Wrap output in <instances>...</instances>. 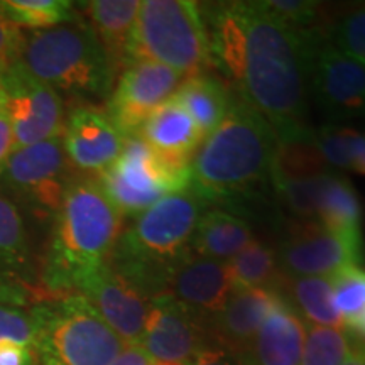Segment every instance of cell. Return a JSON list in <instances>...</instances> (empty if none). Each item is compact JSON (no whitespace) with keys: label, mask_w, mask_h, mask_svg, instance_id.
I'll use <instances>...</instances> for the list:
<instances>
[{"label":"cell","mask_w":365,"mask_h":365,"mask_svg":"<svg viewBox=\"0 0 365 365\" xmlns=\"http://www.w3.org/2000/svg\"><path fill=\"white\" fill-rule=\"evenodd\" d=\"M212 65L255 108L277 139L307 129L309 78L319 43L296 31L262 2H222L202 9Z\"/></svg>","instance_id":"obj_1"},{"label":"cell","mask_w":365,"mask_h":365,"mask_svg":"<svg viewBox=\"0 0 365 365\" xmlns=\"http://www.w3.org/2000/svg\"><path fill=\"white\" fill-rule=\"evenodd\" d=\"M49 227L39 284L46 294H70L110 259L124 217L93 176L76 173Z\"/></svg>","instance_id":"obj_2"},{"label":"cell","mask_w":365,"mask_h":365,"mask_svg":"<svg viewBox=\"0 0 365 365\" xmlns=\"http://www.w3.org/2000/svg\"><path fill=\"white\" fill-rule=\"evenodd\" d=\"M277 135L255 108L237 98L191 159L190 190L202 202L234 205L271 182Z\"/></svg>","instance_id":"obj_3"},{"label":"cell","mask_w":365,"mask_h":365,"mask_svg":"<svg viewBox=\"0 0 365 365\" xmlns=\"http://www.w3.org/2000/svg\"><path fill=\"white\" fill-rule=\"evenodd\" d=\"M203 210L190 188L164 196L122 232L108 262L150 301L166 294L175 269L193 252Z\"/></svg>","instance_id":"obj_4"},{"label":"cell","mask_w":365,"mask_h":365,"mask_svg":"<svg viewBox=\"0 0 365 365\" xmlns=\"http://www.w3.org/2000/svg\"><path fill=\"white\" fill-rule=\"evenodd\" d=\"M21 61L65 100H107L118 70L85 19L24 34Z\"/></svg>","instance_id":"obj_5"},{"label":"cell","mask_w":365,"mask_h":365,"mask_svg":"<svg viewBox=\"0 0 365 365\" xmlns=\"http://www.w3.org/2000/svg\"><path fill=\"white\" fill-rule=\"evenodd\" d=\"M38 365H110L125 341L81 294H44L31 304Z\"/></svg>","instance_id":"obj_6"},{"label":"cell","mask_w":365,"mask_h":365,"mask_svg":"<svg viewBox=\"0 0 365 365\" xmlns=\"http://www.w3.org/2000/svg\"><path fill=\"white\" fill-rule=\"evenodd\" d=\"M135 61L159 63L186 78L210 73L213 65L202 7L191 0L140 2L127 65Z\"/></svg>","instance_id":"obj_7"},{"label":"cell","mask_w":365,"mask_h":365,"mask_svg":"<svg viewBox=\"0 0 365 365\" xmlns=\"http://www.w3.org/2000/svg\"><path fill=\"white\" fill-rule=\"evenodd\" d=\"M191 161L166 158L140 135L127 137L120 156L95 180L122 217H137L164 196L190 188Z\"/></svg>","instance_id":"obj_8"},{"label":"cell","mask_w":365,"mask_h":365,"mask_svg":"<svg viewBox=\"0 0 365 365\" xmlns=\"http://www.w3.org/2000/svg\"><path fill=\"white\" fill-rule=\"evenodd\" d=\"M76 171L61 137L14 149L0 166V193L41 225H51Z\"/></svg>","instance_id":"obj_9"},{"label":"cell","mask_w":365,"mask_h":365,"mask_svg":"<svg viewBox=\"0 0 365 365\" xmlns=\"http://www.w3.org/2000/svg\"><path fill=\"white\" fill-rule=\"evenodd\" d=\"M0 90L6 100L14 149L61 137L65 127V100L16 61L0 73Z\"/></svg>","instance_id":"obj_10"},{"label":"cell","mask_w":365,"mask_h":365,"mask_svg":"<svg viewBox=\"0 0 365 365\" xmlns=\"http://www.w3.org/2000/svg\"><path fill=\"white\" fill-rule=\"evenodd\" d=\"M277 262L286 277L331 276L341 267L364 262V240L336 234L314 220H299L281 242Z\"/></svg>","instance_id":"obj_11"},{"label":"cell","mask_w":365,"mask_h":365,"mask_svg":"<svg viewBox=\"0 0 365 365\" xmlns=\"http://www.w3.org/2000/svg\"><path fill=\"white\" fill-rule=\"evenodd\" d=\"M186 76L159 63L135 61L117 76L105 112L125 137L139 135L150 113L176 93Z\"/></svg>","instance_id":"obj_12"},{"label":"cell","mask_w":365,"mask_h":365,"mask_svg":"<svg viewBox=\"0 0 365 365\" xmlns=\"http://www.w3.org/2000/svg\"><path fill=\"white\" fill-rule=\"evenodd\" d=\"M208 341V319L202 314L171 294L158 296L150 301L139 345L154 362L188 364Z\"/></svg>","instance_id":"obj_13"},{"label":"cell","mask_w":365,"mask_h":365,"mask_svg":"<svg viewBox=\"0 0 365 365\" xmlns=\"http://www.w3.org/2000/svg\"><path fill=\"white\" fill-rule=\"evenodd\" d=\"M61 143L73 170L95 178L120 156L125 137L113 125L105 108L76 103L66 113Z\"/></svg>","instance_id":"obj_14"},{"label":"cell","mask_w":365,"mask_h":365,"mask_svg":"<svg viewBox=\"0 0 365 365\" xmlns=\"http://www.w3.org/2000/svg\"><path fill=\"white\" fill-rule=\"evenodd\" d=\"M75 293L83 296L125 344H139L144 335L150 299L110 262L107 261L81 281Z\"/></svg>","instance_id":"obj_15"},{"label":"cell","mask_w":365,"mask_h":365,"mask_svg":"<svg viewBox=\"0 0 365 365\" xmlns=\"http://www.w3.org/2000/svg\"><path fill=\"white\" fill-rule=\"evenodd\" d=\"M309 91L327 115H359L365 110V63L331 44L319 46L313 59Z\"/></svg>","instance_id":"obj_16"},{"label":"cell","mask_w":365,"mask_h":365,"mask_svg":"<svg viewBox=\"0 0 365 365\" xmlns=\"http://www.w3.org/2000/svg\"><path fill=\"white\" fill-rule=\"evenodd\" d=\"M234 293L227 262L191 252L173 272L168 293L203 318H213Z\"/></svg>","instance_id":"obj_17"},{"label":"cell","mask_w":365,"mask_h":365,"mask_svg":"<svg viewBox=\"0 0 365 365\" xmlns=\"http://www.w3.org/2000/svg\"><path fill=\"white\" fill-rule=\"evenodd\" d=\"M277 298L279 293L272 287L234 291L225 307L208 319L210 339L232 352L244 355Z\"/></svg>","instance_id":"obj_18"},{"label":"cell","mask_w":365,"mask_h":365,"mask_svg":"<svg viewBox=\"0 0 365 365\" xmlns=\"http://www.w3.org/2000/svg\"><path fill=\"white\" fill-rule=\"evenodd\" d=\"M304 340L307 323L279 294L242 359L245 365H299Z\"/></svg>","instance_id":"obj_19"},{"label":"cell","mask_w":365,"mask_h":365,"mask_svg":"<svg viewBox=\"0 0 365 365\" xmlns=\"http://www.w3.org/2000/svg\"><path fill=\"white\" fill-rule=\"evenodd\" d=\"M33 293L26 282L0 281V365H38L29 317Z\"/></svg>","instance_id":"obj_20"},{"label":"cell","mask_w":365,"mask_h":365,"mask_svg":"<svg viewBox=\"0 0 365 365\" xmlns=\"http://www.w3.org/2000/svg\"><path fill=\"white\" fill-rule=\"evenodd\" d=\"M139 135L166 158L191 161L203 143L198 125L175 95L150 113Z\"/></svg>","instance_id":"obj_21"},{"label":"cell","mask_w":365,"mask_h":365,"mask_svg":"<svg viewBox=\"0 0 365 365\" xmlns=\"http://www.w3.org/2000/svg\"><path fill=\"white\" fill-rule=\"evenodd\" d=\"M93 33L120 73L129 63V48L140 0H93L80 4Z\"/></svg>","instance_id":"obj_22"},{"label":"cell","mask_w":365,"mask_h":365,"mask_svg":"<svg viewBox=\"0 0 365 365\" xmlns=\"http://www.w3.org/2000/svg\"><path fill=\"white\" fill-rule=\"evenodd\" d=\"M254 240L244 218L222 208H205L196 225L191 250L202 257L228 262Z\"/></svg>","instance_id":"obj_23"},{"label":"cell","mask_w":365,"mask_h":365,"mask_svg":"<svg viewBox=\"0 0 365 365\" xmlns=\"http://www.w3.org/2000/svg\"><path fill=\"white\" fill-rule=\"evenodd\" d=\"M36 262L24 213L0 193V281L33 286Z\"/></svg>","instance_id":"obj_24"},{"label":"cell","mask_w":365,"mask_h":365,"mask_svg":"<svg viewBox=\"0 0 365 365\" xmlns=\"http://www.w3.org/2000/svg\"><path fill=\"white\" fill-rule=\"evenodd\" d=\"M175 98L193 118L203 139L222 124L234 102L225 81L212 73H200L182 80Z\"/></svg>","instance_id":"obj_25"},{"label":"cell","mask_w":365,"mask_h":365,"mask_svg":"<svg viewBox=\"0 0 365 365\" xmlns=\"http://www.w3.org/2000/svg\"><path fill=\"white\" fill-rule=\"evenodd\" d=\"M272 289H276L281 298L294 308L304 323L317 327H344L333 303L330 276L286 277L281 274Z\"/></svg>","instance_id":"obj_26"},{"label":"cell","mask_w":365,"mask_h":365,"mask_svg":"<svg viewBox=\"0 0 365 365\" xmlns=\"http://www.w3.org/2000/svg\"><path fill=\"white\" fill-rule=\"evenodd\" d=\"M313 132L314 130H309L307 127L293 135L277 139L271 170L272 188H277L289 181L307 180V178L335 171L328 166L319 154Z\"/></svg>","instance_id":"obj_27"},{"label":"cell","mask_w":365,"mask_h":365,"mask_svg":"<svg viewBox=\"0 0 365 365\" xmlns=\"http://www.w3.org/2000/svg\"><path fill=\"white\" fill-rule=\"evenodd\" d=\"M314 222L336 234L362 237V205L359 195L352 182L336 171L325 176Z\"/></svg>","instance_id":"obj_28"},{"label":"cell","mask_w":365,"mask_h":365,"mask_svg":"<svg viewBox=\"0 0 365 365\" xmlns=\"http://www.w3.org/2000/svg\"><path fill=\"white\" fill-rule=\"evenodd\" d=\"M227 266L230 271L234 291L250 289V287H274L281 276L277 250H274L266 242L255 239L235 257H232Z\"/></svg>","instance_id":"obj_29"},{"label":"cell","mask_w":365,"mask_h":365,"mask_svg":"<svg viewBox=\"0 0 365 365\" xmlns=\"http://www.w3.org/2000/svg\"><path fill=\"white\" fill-rule=\"evenodd\" d=\"M0 11L14 26L31 31L51 29L78 19V12L68 0H2Z\"/></svg>","instance_id":"obj_30"},{"label":"cell","mask_w":365,"mask_h":365,"mask_svg":"<svg viewBox=\"0 0 365 365\" xmlns=\"http://www.w3.org/2000/svg\"><path fill=\"white\" fill-rule=\"evenodd\" d=\"M357 344V336L344 328L307 325L299 365H341Z\"/></svg>","instance_id":"obj_31"},{"label":"cell","mask_w":365,"mask_h":365,"mask_svg":"<svg viewBox=\"0 0 365 365\" xmlns=\"http://www.w3.org/2000/svg\"><path fill=\"white\" fill-rule=\"evenodd\" d=\"M333 48L365 63V7H357L340 17L330 29Z\"/></svg>","instance_id":"obj_32"},{"label":"cell","mask_w":365,"mask_h":365,"mask_svg":"<svg viewBox=\"0 0 365 365\" xmlns=\"http://www.w3.org/2000/svg\"><path fill=\"white\" fill-rule=\"evenodd\" d=\"M339 312L346 330L365 341V271L355 274L341 287Z\"/></svg>","instance_id":"obj_33"},{"label":"cell","mask_w":365,"mask_h":365,"mask_svg":"<svg viewBox=\"0 0 365 365\" xmlns=\"http://www.w3.org/2000/svg\"><path fill=\"white\" fill-rule=\"evenodd\" d=\"M350 127L325 125L313 132L314 143L325 163L335 170H350L349 145H350Z\"/></svg>","instance_id":"obj_34"},{"label":"cell","mask_w":365,"mask_h":365,"mask_svg":"<svg viewBox=\"0 0 365 365\" xmlns=\"http://www.w3.org/2000/svg\"><path fill=\"white\" fill-rule=\"evenodd\" d=\"M262 6L296 31H313L319 11L318 4L312 0H267Z\"/></svg>","instance_id":"obj_35"},{"label":"cell","mask_w":365,"mask_h":365,"mask_svg":"<svg viewBox=\"0 0 365 365\" xmlns=\"http://www.w3.org/2000/svg\"><path fill=\"white\" fill-rule=\"evenodd\" d=\"M24 34L0 11V73L16 61H21Z\"/></svg>","instance_id":"obj_36"},{"label":"cell","mask_w":365,"mask_h":365,"mask_svg":"<svg viewBox=\"0 0 365 365\" xmlns=\"http://www.w3.org/2000/svg\"><path fill=\"white\" fill-rule=\"evenodd\" d=\"M188 365H245V362L242 355L232 352L210 339L208 344L195 354Z\"/></svg>","instance_id":"obj_37"},{"label":"cell","mask_w":365,"mask_h":365,"mask_svg":"<svg viewBox=\"0 0 365 365\" xmlns=\"http://www.w3.org/2000/svg\"><path fill=\"white\" fill-rule=\"evenodd\" d=\"M12 150H14L12 129H11V122H9V117H7L6 100H4V93L2 90H0V166H2L4 161H6Z\"/></svg>","instance_id":"obj_38"},{"label":"cell","mask_w":365,"mask_h":365,"mask_svg":"<svg viewBox=\"0 0 365 365\" xmlns=\"http://www.w3.org/2000/svg\"><path fill=\"white\" fill-rule=\"evenodd\" d=\"M349 161L350 171L359 173L365 176V132L352 129L349 145Z\"/></svg>","instance_id":"obj_39"},{"label":"cell","mask_w":365,"mask_h":365,"mask_svg":"<svg viewBox=\"0 0 365 365\" xmlns=\"http://www.w3.org/2000/svg\"><path fill=\"white\" fill-rule=\"evenodd\" d=\"M154 360L139 344H125L110 365H153Z\"/></svg>","instance_id":"obj_40"},{"label":"cell","mask_w":365,"mask_h":365,"mask_svg":"<svg viewBox=\"0 0 365 365\" xmlns=\"http://www.w3.org/2000/svg\"><path fill=\"white\" fill-rule=\"evenodd\" d=\"M341 365H365V341L359 340V344Z\"/></svg>","instance_id":"obj_41"}]
</instances>
